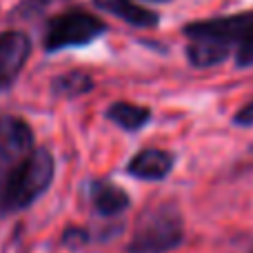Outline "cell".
Returning a JSON list of instances; mask_svg holds the SVG:
<instances>
[{
	"mask_svg": "<svg viewBox=\"0 0 253 253\" xmlns=\"http://www.w3.org/2000/svg\"><path fill=\"white\" fill-rule=\"evenodd\" d=\"M56 162L49 149L40 147L22 165L0 175V218L31 207L53 182Z\"/></svg>",
	"mask_w": 253,
	"mask_h": 253,
	"instance_id": "obj_1",
	"label": "cell"
},
{
	"mask_svg": "<svg viewBox=\"0 0 253 253\" xmlns=\"http://www.w3.org/2000/svg\"><path fill=\"white\" fill-rule=\"evenodd\" d=\"M173 169V153L165 149H142L138 151L126 165V173L131 178L144 180V182H158L165 180Z\"/></svg>",
	"mask_w": 253,
	"mask_h": 253,
	"instance_id": "obj_7",
	"label": "cell"
},
{
	"mask_svg": "<svg viewBox=\"0 0 253 253\" xmlns=\"http://www.w3.org/2000/svg\"><path fill=\"white\" fill-rule=\"evenodd\" d=\"M89 200L102 218H116L129 207V193L109 180H93L89 184Z\"/></svg>",
	"mask_w": 253,
	"mask_h": 253,
	"instance_id": "obj_9",
	"label": "cell"
},
{
	"mask_svg": "<svg viewBox=\"0 0 253 253\" xmlns=\"http://www.w3.org/2000/svg\"><path fill=\"white\" fill-rule=\"evenodd\" d=\"M34 151L31 126L18 116H0V175L22 165Z\"/></svg>",
	"mask_w": 253,
	"mask_h": 253,
	"instance_id": "obj_5",
	"label": "cell"
},
{
	"mask_svg": "<svg viewBox=\"0 0 253 253\" xmlns=\"http://www.w3.org/2000/svg\"><path fill=\"white\" fill-rule=\"evenodd\" d=\"M182 34L191 38H209L215 42L236 47V67H253V9L251 11L220 16L211 20H196L182 27Z\"/></svg>",
	"mask_w": 253,
	"mask_h": 253,
	"instance_id": "obj_3",
	"label": "cell"
},
{
	"mask_svg": "<svg viewBox=\"0 0 253 253\" xmlns=\"http://www.w3.org/2000/svg\"><path fill=\"white\" fill-rule=\"evenodd\" d=\"M156 2H169V0H156Z\"/></svg>",
	"mask_w": 253,
	"mask_h": 253,
	"instance_id": "obj_16",
	"label": "cell"
},
{
	"mask_svg": "<svg viewBox=\"0 0 253 253\" xmlns=\"http://www.w3.org/2000/svg\"><path fill=\"white\" fill-rule=\"evenodd\" d=\"M56 2H60V0H20V2L11 9L9 18H13V20H31V18L42 16V13Z\"/></svg>",
	"mask_w": 253,
	"mask_h": 253,
	"instance_id": "obj_13",
	"label": "cell"
},
{
	"mask_svg": "<svg viewBox=\"0 0 253 253\" xmlns=\"http://www.w3.org/2000/svg\"><path fill=\"white\" fill-rule=\"evenodd\" d=\"M105 118L125 131H138L151 120V109L133 102H114L105 111Z\"/></svg>",
	"mask_w": 253,
	"mask_h": 253,
	"instance_id": "obj_11",
	"label": "cell"
},
{
	"mask_svg": "<svg viewBox=\"0 0 253 253\" xmlns=\"http://www.w3.org/2000/svg\"><path fill=\"white\" fill-rule=\"evenodd\" d=\"M96 87L91 74L83 69H71L51 80V93L58 98H80Z\"/></svg>",
	"mask_w": 253,
	"mask_h": 253,
	"instance_id": "obj_12",
	"label": "cell"
},
{
	"mask_svg": "<svg viewBox=\"0 0 253 253\" xmlns=\"http://www.w3.org/2000/svg\"><path fill=\"white\" fill-rule=\"evenodd\" d=\"M62 242H65L67 247H71V249H78V247L89 242V233L80 227H69L65 231V236H62Z\"/></svg>",
	"mask_w": 253,
	"mask_h": 253,
	"instance_id": "obj_14",
	"label": "cell"
},
{
	"mask_svg": "<svg viewBox=\"0 0 253 253\" xmlns=\"http://www.w3.org/2000/svg\"><path fill=\"white\" fill-rule=\"evenodd\" d=\"M105 31L107 25L98 16L83 7H71L49 18L42 36V47L47 53H56L69 47H84L105 36Z\"/></svg>",
	"mask_w": 253,
	"mask_h": 253,
	"instance_id": "obj_4",
	"label": "cell"
},
{
	"mask_svg": "<svg viewBox=\"0 0 253 253\" xmlns=\"http://www.w3.org/2000/svg\"><path fill=\"white\" fill-rule=\"evenodd\" d=\"M31 56V40L25 31L0 34V93L9 91Z\"/></svg>",
	"mask_w": 253,
	"mask_h": 253,
	"instance_id": "obj_6",
	"label": "cell"
},
{
	"mask_svg": "<svg viewBox=\"0 0 253 253\" xmlns=\"http://www.w3.org/2000/svg\"><path fill=\"white\" fill-rule=\"evenodd\" d=\"M184 222L173 202L151 205L142 211L126 251L129 253H167L182 245Z\"/></svg>",
	"mask_w": 253,
	"mask_h": 253,
	"instance_id": "obj_2",
	"label": "cell"
},
{
	"mask_svg": "<svg viewBox=\"0 0 253 253\" xmlns=\"http://www.w3.org/2000/svg\"><path fill=\"white\" fill-rule=\"evenodd\" d=\"M93 4L100 11L111 13V16L120 18L123 22L138 27V29H153L160 25V13L151 11L142 4H135L133 0H93Z\"/></svg>",
	"mask_w": 253,
	"mask_h": 253,
	"instance_id": "obj_8",
	"label": "cell"
},
{
	"mask_svg": "<svg viewBox=\"0 0 253 253\" xmlns=\"http://www.w3.org/2000/svg\"><path fill=\"white\" fill-rule=\"evenodd\" d=\"M187 60L198 69H209L220 62H224L231 53V49L222 42H215L209 38H191L187 44Z\"/></svg>",
	"mask_w": 253,
	"mask_h": 253,
	"instance_id": "obj_10",
	"label": "cell"
},
{
	"mask_svg": "<svg viewBox=\"0 0 253 253\" xmlns=\"http://www.w3.org/2000/svg\"><path fill=\"white\" fill-rule=\"evenodd\" d=\"M233 125H238V126H253V100L247 102L242 109H238V114L233 116Z\"/></svg>",
	"mask_w": 253,
	"mask_h": 253,
	"instance_id": "obj_15",
	"label": "cell"
}]
</instances>
